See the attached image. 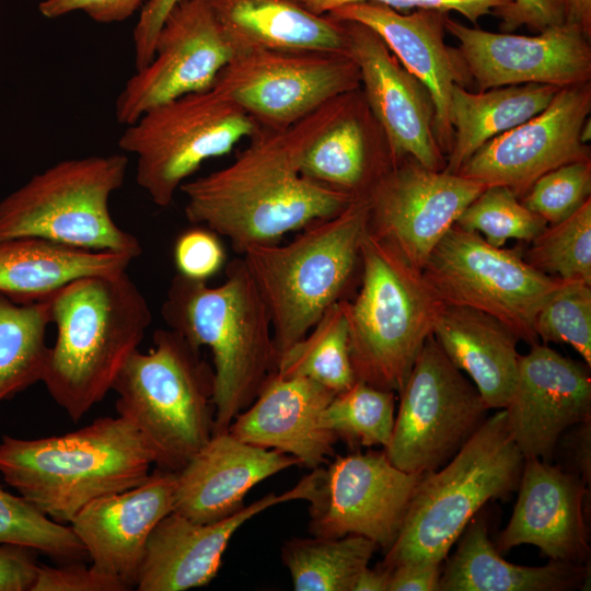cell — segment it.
Segmentation results:
<instances>
[{
	"label": "cell",
	"mask_w": 591,
	"mask_h": 591,
	"mask_svg": "<svg viewBox=\"0 0 591 591\" xmlns=\"http://www.w3.org/2000/svg\"><path fill=\"white\" fill-rule=\"evenodd\" d=\"M349 93L287 128L259 127L232 163L184 182L178 190L186 197V219L225 236L242 254L248 245L277 242L287 232L340 212L355 197L308 179L301 162Z\"/></svg>",
	"instance_id": "cell-1"
},
{
	"label": "cell",
	"mask_w": 591,
	"mask_h": 591,
	"mask_svg": "<svg viewBox=\"0 0 591 591\" xmlns=\"http://www.w3.org/2000/svg\"><path fill=\"white\" fill-rule=\"evenodd\" d=\"M47 301L57 337L42 382L77 422L113 390L152 314L127 271L76 279Z\"/></svg>",
	"instance_id": "cell-2"
},
{
	"label": "cell",
	"mask_w": 591,
	"mask_h": 591,
	"mask_svg": "<svg viewBox=\"0 0 591 591\" xmlns=\"http://www.w3.org/2000/svg\"><path fill=\"white\" fill-rule=\"evenodd\" d=\"M161 315L169 328L193 346L210 349L213 434L229 431L277 364L269 312L243 258L232 259L225 280L215 287L175 275Z\"/></svg>",
	"instance_id": "cell-3"
},
{
	"label": "cell",
	"mask_w": 591,
	"mask_h": 591,
	"mask_svg": "<svg viewBox=\"0 0 591 591\" xmlns=\"http://www.w3.org/2000/svg\"><path fill=\"white\" fill-rule=\"evenodd\" d=\"M154 459L124 417H102L79 430L39 439L4 434L0 473L51 520L70 523L92 500L127 490L150 474Z\"/></svg>",
	"instance_id": "cell-4"
},
{
	"label": "cell",
	"mask_w": 591,
	"mask_h": 591,
	"mask_svg": "<svg viewBox=\"0 0 591 591\" xmlns=\"http://www.w3.org/2000/svg\"><path fill=\"white\" fill-rule=\"evenodd\" d=\"M367 224V199L357 197L337 215L306 225L287 244H252L242 252L269 312L277 360L344 299L360 263Z\"/></svg>",
	"instance_id": "cell-5"
},
{
	"label": "cell",
	"mask_w": 591,
	"mask_h": 591,
	"mask_svg": "<svg viewBox=\"0 0 591 591\" xmlns=\"http://www.w3.org/2000/svg\"><path fill=\"white\" fill-rule=\"evenodd\" d=\"M361 285L340 300L356 380L399 393L443 304L421 270L368 230L360 242Z\"/></svg>",
	"instance_id": "cell-6"
},
{
	"label": "cell",
	"mask_w": 591,
	"mask_h": 591,
	"mask_svg": "<svg viewBox=\"0 0 591 591\" xmlns=\"http://www.w3.org/2000/svg\"><path fill=\"white\" fill-rule=\"evenodd\" d=\"M523 464L499 409L444 465L422 475L381 567L441 564L487 501L517 490Z\"/></svg>",
	"instance_id": "cell-7"
},
{
	"label": "cell",
	"mask_w": 591,
	"mask_h": 591,
	"mask_svg": "<svg viewBox=\"0 0 591 591\" xmlns=\"http://www.w3.org/2000/svg\"><path fill=\"white\" fill-rule=\"evenodd\" d=\"M113 390L118 416L137 428L159 470L178 472L213 434V370L171 328L153 333L148 352L130 355Z\"/></svg>",
	"instance_id": "cell-8"
},
{
	"label": "cell",
	"mask_w": 591,
	"mask_h": 591,
	"mask_svg": "<svg viewBox=\"0 0 591 591\" xmlns=\"http://www.w3.org/2000/svg\"><path fill=\"white\" fill-rule=\"evenodd\" d=\"M127 166V157L115 153L63 160L35 174L0 201V239L35 236L136 258L142 252L139 240L109 211Z\"/></svg>",
	"instance_id": "cell-9"
},
{
	"label": "cell",
	"mask_w": 591,
	"mask_h": 591,
	"mask_svg": "<svg viewBox=\"0 0 591 591\" xmlns=\"http://www.w3.org/2000/svg\"><path fill=\"white\" fill-rule=\"evenodd\" d=\"M258 129L245 111L211 88L151 107L127 125L118 146L137 157V184L165 208L206 160L228 154Z\"/></svg>",
	"instance_id": "cell-10"
},
{
	"label": "cell",
	"mask_w": 591,
	"mask_h": 591,
	"mask_svg": "<svg viewBox=\"0 0 591 591\" xmlns=\"http://www.w3.org/2000/svg\"><path fill=\"white\" fill-rule=\"evenodd\" d=\"M421 273L442 303L485 312L531 346L537 344V312L564 281L455 223L434 246Z\"/></svg>",
	"instance_id": "cell-11"
},
{
	"label": "cell",
	"mask_w": 591,
	"mask_h": 591,
	"mask_svg": "<svg viewBox=\"0 0 591 591\" xmlns=\"http://www.w3.org/2000/svg\"><path fill=\"white\" fill-rule=\"evenodd\" d=\"M392 437L384 449L399 470L427 474L444 465L486 419L475 385L431 334L399 392Z\"/></svg>",
	"instance_id": "cell-12"
},
{
	"label": "cell",
	"mask_w": 591,
	"mask_h": 591,
	"mask_svg": "<svg viewBox=\"0 0 591 591\" xmlns=\"http://www.w3.org/2000/svg\"><path fill=\"white\" fill-rule=\"evenodd\" d=\"M212 88L267 129L287 128L360 89L348 51L257 49L233 55Z\"/></svg>",
	"instance_id": "cell-13"
},
{
	"label": "cell",
	"mask_w": 591,
	"mask_h": 591,
	"mask_svg": "<svg viewBox=\"0 0 591 591\" xmlns=\"http://www.w3.org/2000/svg\"><path fill=\"white\" fill-rule=\"evenodd\" d=\"M486 187L459 174L429 170L410 158L403 159L364 196L367 230L421 270L438 242Z\"/></svg>",
	"instance_id": "cell-14"
},
{
	"label": "cell",
	"mask_w": 591,
	"mask_h": 591,
	"mask_svg": "<svg viewBox=\"0 0 591 591\" xmlns=\"http://www.w3.org/2000/svg\"><path fill=\"white\" fill-rule=\"evenodd\" d=\"M422 475L399 470L384 450L336 457L322 468L309 501L310 532L323 537L360 535L386 552Z\"/></svg>",
	"instance_id": "cell-15"
},
{
	"label": "cell",
	"mask_w": 591,
	"mask_h": 591,
	"mask_svg": "<svg viewBox=\"0 0 591 591\" xmlns=\"http://www.w3.org/2000/svg\"><path fill=\"white\" fill-rule=\"evenodd\" d=\"M233 55L210 0H182L159 31L152 59L118 95L116 119L129 125L155 105L211 89Z\"/></svg>",
	"instance_id": "cell-16"
},
{
	"label": "cell",
	"mask_w": 591,
	"mask_h": 591,
	"mask_svg": "<svg viewBox=\"0 0 591 591\" xmlns=\"http://www.w3.org/2000/svg\"><path fill=\"white\" fill-rule=\"evenodd\" d=\"M591 112V84L559 89L545 109L487 141L456 174L510 188L520 199L545 173L589 161L581 130Z\"/></svg>",
	"instance_id": "cell-17"
},
{
	"label": "cell",
	"mask_w": 591,
	"mask_h": 591,
	"mask_svg": "<svg viewBox=\"0 0 591 591\" xmlns=\"http://www.w3.org/2000/svg\"><path fill=\"white\" fill-rule=\"evenodd\" d=\"M444 25L457 39L479 91L521 84L561 89L590 82V38L573 24L553 25L534 36L471 27L450 15Z\"/></svg>",
	"instance_id": "cell-18"
},
{
	"label": "cell",
	"mask_w": 591,
	"mask_h": 591,
	"mask_svg": "<svg viewBox=\"0 0 591 591\" xmlns=\"http://www.w3.org/2000/svg\"><path fill=\"white\" fill-rule=\"evenodd\" d=\"M341 22L347 51L359 68L360 89L385 135L393 165L410 158L429 170L442 171L445 158L437 141L428 90L372 28L355 21Z\"/></svg>",
	"instance_id": "cell-19"
},
{
	"label": "cell",
	"mask_w": 591,
	"mask_h": 591,
	"mask_svg": "<svg viewBox=\"0 0 591 591\" xmlns=\"http://www.w3.org/2000/svg\"><path fill=\"white\" fill-rule=\"evenodd\" d=\"M322 468H314L293 488L269 494L233 514L196 523L172 511L152 530L136 580L138 591H184L208 584L218 573L234 533L257 513L282 502L305 499L315 493Z\"/></svg>",
	"instance_id": "cell-20"
},
{
	"label": "cell",
	"mask_w": 591,
	"mask_h": 591,
	"mask_svg": "<svg viewBox=\"0 0 591 591\" xmlns=\"http://www.w3.org/2000/svg\"><path fill=\"white\" fill-rule=\"evenodd\" d=\"M586 366L538 343L520 355L515 385L502 409L524 459L547 460L569 428L590 420L591 379Z\"/></svg>",
	"instance_id": "cell-21"
},
{
	"label": "cell",
	"mask_w": 591,
	"mask_h": 591,
	"mask_svg": "<svg viewBox=\"0 0 591 591\" xmlns=\"http://www.w3.org/2000/svg\"><path fill=\"white\" fill-rule=\"evenodd\" d=\"M340 21H355L372 28L401 63L428 90L434 106V132L443 153L452 147L449 104L455 85L472 81L459 49L444 42L448 12L417 9L401 13L372 2H355L327 13Z\"/></svg>",
	"instance_id": "cell-22"
},
{
	"label": "cell",
	"mask_w": 591,
	"mask_h": 591,
	"mask_svg": "<svg viewBox=\"0 0 591 591\" xmlns=\"http://www.w3.org/2000/svg\"><path fill=\"white\" fill-rule=\"evenodd\" d=\"M175 485L176 472L155 468L139 485L83 507L69 526L92 566L135 587L150 533L174 509Z\"/></svg>",
	"instance_id": "cell-23"
},
{
	"label": "cell",
	"mask_w": 591,
	"mask_h": 591,
	"mask_svg": "<svg viewBox=\"0 0 591 591\" xmlns=\"http://www.w3.org/2000/svg\"><path fill=\"white\" fill-rule=\"evenodd\" d=\"M511 518L497 541L499 553L534 545L552 560L583 564L589 554L583 515L587 483L546 460L525 457Z\"/></svg>",
	"instance_id": "cell-24"
},
{
	"label": "cell",
	"mask_w": 591,
	"mask_h": 591,
	"mask_svg": "<svg viewBox=\"0 0 591 591\" xmlns=\"http://www.w3.org/2000/svg\"><path fill=\"white\" fill-rule=\"evenodd\" d=\"M300 461L246 443L229 431L210 440L176 472L173 511L196 523L224 519L244 507L246 494Z\"/></svg>",
	"instance_id": "cell-25"
},
{
	"label": "cell",
	"mask_w": 591,
	"mask_h": 591,
	"mask_svg": "<svg viewBox=\"0 0 591 591\" xmlns=\"http://www.w3.org/2000/svg\"><path fill=\"white\" fill-rule=\"evenodd\" d=\"M336 394L306 378H283L275 371L256 398L232 421L237 439L297 457L314 470L334 453L337 437L322 427L325 407Z\"/></svg>",
	"instance_id": "cell-26"
},
{
	"label": "cell",
	"mask_w": 591,
	"mask_h": 591,
	"mask_svg": "<svg viewBox=\"0 0 591 591\" xmlns=\"http://www.w3.org/2000/svg\"><path fill=\"white\" fill-rule=\"evenodd\" d=\"M392 165L385 135L358 89L309 144L301 174L357 198L364 197Z\"/></svg>",
	"instance_id": "cell-27"
},
{
	"label": "cell",
	"mask_w": 591,
	"mask_h": 591,
	"mask_svg": "<svg viewBox=\"0 0 591 591\" xmlns=\"http://www.w3.org/2000/svg\"><path fill=\"white\" fill-rule=\"evenodd\" d=\"M432 335L449 360L471 378L488 409L508 405L520 358V339L508 326L485 312L443 303Z\"/></svg>",
	"instance_id": "cell-28"
},
{
	"label": "cell",
	"mask_w": 591,
	"mask_h": 591,
	"mask_svg": "<svg viewBox=\"0 0 591 591\" xmlns=\"http://www.w3.org/2000/svg\"><path fill=\"white\" fill-rule=\"evenodd\" d=\"M210 4L234 55L257 49L347 51L343 22L312 13L300 0H210Z\"/></svg>",
	"instance_id": "cell-29"
},
{
	"label": "cell",
	"mask_w": 591,
	"mask_h": 591,
	"mask_svg": "<svg viewBox=\"0 0 591 591\" xmlns=\"http://www.w3.org/2000/svg\"><path fill=\"white\" fill-rule=\"evenodd\" d=\"M132 259L35 236L0 239V293L16 303L45 300L76 279L126 271Z\"/></svg>",
	"instance_id": "cell-30"
},
{
	"label": "cell",
	"mask_w": 591,
	"mask_h": 591,
	"mask_svg": "<svg viewBox=\"0 0 591 591\" xmlns=\"http://www.w3.org/2000/svg\"><path fill=\"white\" fill-rule=\"evenodd\" d=\"M441 571L439 591H564L587 578L583 564L552 560L540 567L511 564L490 542L482 519L471 521Z\"/></svg>",
	"instance_id": "cell-31"
},
{
	"label": "cell",
	"mask_w": 591,
	"mask_h": 591,
	"mask_svg": "<svg viewBox=\"0 0 591 591\" xmlns=\"http://www.w3.org/2000/svg\"><path fill=\"white\" fill-rule=\"evenodd\" d=\"M558 90L547 84H521L472 93L455 85L449 104L453 139L443 171L456 174L487 141L545 109Z\"/></svg>",
	"instance_id": "cell-32"
},
{
	"label": "cell",
	"mask_w": 591,
	"mask_h": 591,
	"mask_svg": "<svg viewBox=\"0 0 591 591\" xmlns=\"http://www.w3.org/2000/svg\"><path fill=\"white\" fill-rule=\"evenodd\" d=\"M50 323L47 299L16 303L0 293V404L43 381Z\"/></svg>",
	"instance_id": "cell-33"
},
{
	"label": "cell",
	"mask_w": 591,
	"mask_h": 591,
	"mask_svg": "<svg viewBox=\"0 0 591 591\" xmlns=\"http://www.w3.org/2000/svg\"><path fill=\"white\" fill-rule=\"evenodd\" d=\"M378 548L374 542L360 535H313L287 541L281 557L296 591H352Z\"/></svg>",
	"instance_id": "cell-34"
},
{
	"label": "cell",
	"mask_w": 591,
	"mask_h": 591,
	"mask_svg": "<svg viewBox=\"0 0 591 591\" xmlns=\"http://www.w3.org/2000/svg\"><path fill=\"white\" fill-rule=\"evenodd\" d=\"M275 372L283 378L313 380L335 394L356 382L347 320L340 301L327 309L304 337L280 355Z\"/></svg>",
	"instance_id": "cell-35"
},
{
	"label": "cell",
	"mask_w": 591,
	"mask_h": 591,
	"mask_svg": "<svg viewBox=\"0 0 591 591\" xmlns=\"http://www.w3.org/2000/svg\"><path fill=\"white\" fill-rule=\"evenodd\" d=\"M394 420V392L356 380L349 389L333 397L322 414L321 424L349 443L385 449Z\"/></svg>",
	"instance_id": "cell-36"
},
{
	"label": "cell",
	"mask_w": 591,
	"mask_h": 591,
	"mask_svg": "<svg viewBox=\"0 0 591 591\" xmlns=\"http://www.w3.org/2000/svg\"><path fill=\"white\" fill-rule=\"evenodd\" d=\"M526 262L561 280L591 285V198L531 241Z\"/></svg>",
	"instance_id": "cell-37"
},
{
	"label": "cell",
	"mask_w": 591,
	"mask_h": 591,
	"mask_svg": "<svg viewBox=\"0 0 591 591\" xmlns=\"http://www.w3.org/2000/svg\"><path fill=\"white\" fill-rule=\"evenodd\" d=\"M12 544L59 559H77L86 554L69 525L56 522L21 496L0 485V545Z\"/></svg>",
	"instance_id": "cell-38"
},
{
	"label": "cell",
	"mask_w": 591,
	"mask_h": 591,
	"mask_svg": "<svg viewBox=\"0 0 591 591\" xmlns=\"http://www.w3.org/2000/svg\"><path fill=\"white\" fill-rule=\"evenodd\" d=\"M455 224L477 232L496 247L510 240L531 242L547 222L528 209L508 187L487 186L460 215Z\"/></svg>",
	"instance_id": "cell-39"
},
{
	"label": "cell",
	"mask_w": 591,
	"mask_h": 591,
	"mask_svg": "<svg viewBox=\"0 0 591 591\" xmlns=\"http://www.w3.org/2000/svg\"><path fill=\"white\" fill-rule=\"evenodd\" d=\"M534 331L545 343L570 345L591 366V285L564 280L536 314Z\"/></svg>",
	"instance_id": "cell-40"
},
{
	"label": "cell",
	"mask_w": 591,
	"mask_h": 591,
	"mask_svg": "<svg viewBox=\"0 0 591 591\" xmlns=\"http://www.w3.org/2000/svg\"><path fill=\"white\" fill-rule=\"evenodd\" d=\"M591 194V162L578 161L537 178L521 202L547 223H557L577 211Z\"/></svg>",
	"instance_id": "cell-41"
},
{
	"label": "cell",
	"mask_w": 591,
	"mask_h": 591,
	"mask_svg": "<svg viewBox=\"0 0 591 591\" xmlns=\"http://www.w3.org/2000/svg\"><path fill=\"white\" fill-rule=\"evenodd\" d=\"M224 259V251L216 233L206 228L183 232L174 245L178 274L190 279L207 281L221 269Z\"/></svg>",
	"instance_id": "cell-42"
},
{
	"label": "cell",
	"mask_w": 591,
	"mask_h": 591,
	"mask_svg": "<svg viewBox=\"0 0 591 591\" xmlns=\"http://www.w3.org/2000/svg\"><path fill=\"white\" fill-rule=\"evenodd\" d=\"M312 13L327 14L337 7L355 2L379 3L397 11L406 10H438L450 13L457 12L472 23L480 18L494 14L497 9L509 5L513 0H300Z\"/></svg>",
	"instance_id": "cell-43"
},
{
	"label": "cell",
	"mask_w": 591,
	"mask_h": 591,
	"mask_svg": "<svg viewBox=\"0 0 591 591\" xmlns=\"http://www.w3.org/2000/svg\"><path fill=\"white\" fill-rule=\"evenodd\" d=\"M120 580L93 566L71 564L63 567L39 566L31 591H126Z\"/></svg>",
	"instance_id": "cell-44"
},
{
	"label": "cell",
	"mask_w": 591,
	"mask_h": 591,
	"mask_svg": "<svg viewBox=\"0 0 591 591\" xmlns=\"http://www.w3.org/2000/svg\"><path fill=\"white\" fill-rule=\"evenodd\" d=\"M147 0H44L42 15L56 19L74 11H83L99 23L121 22L142 8Z\"/></svg>",
	"instance_id": "cell-45"
},
{
	"label": "cell",
	"mask_w": 591,
	"mask_h": 591,
	"mask_svg": "<svg viewBox=\"0 0 591 591\" xmlns=\"http://www.w3.org/2000/svg\"><path fill=\"white\" fill-rule=\"evenodd\" d=\"M494 15L500 19V28L505 33L521 26L541 32L565 23L561 8L556 0H513L509 5L497 9Z\"/></svg>",
	"instance_id": "cell-46"
},
{
	"label": "cell",
	"mask_w": 591,
	"mask_h": 591,
	"mask_svg": "<svg viewBox=\"0 0 591 591\" xmlns=\"http://www.w3.org/2000/svg\"><path fill=\"white\" fill-rule=\"evenodd\" d=\"M182 0H147L134 30L135 67L139 70L152 59L158 33L170 11Z\"/></svg>",
	"instance_id": "cell-47"
},
{
	"label": "cell",
	"mask_w": 591,
	"mask_h": 591,
	"mask_svg": "<svg viewBox=\"0 0 591 591\" xmlns=\"http://www.w3.org/2000/svg\"><path fill=\"white\" fill-rule=\"evenodd\" d=\"M31 552L19 545H0V591H31L39 567Z\"/></svg>",
	"instance_id": "cell-48"
},
{
	"label": "cell",
	"mask_w": 591,
	"mask_h": 591,
	"mask_svg": "<svg viewBox=\"0 0 591 591\" xmlns=\"http://www.w3.org/2000/svg\"><path fill=\"white\" fill-rule=\"evenodd\" d=\"M389 570L387 591H439L441 564H403Z\"/></svg>",
	"instance_id": "cell-49"
},
{
	"label": "cell",
	"mask_w": 591,
	"mask_h": 591,
	"mask_svg": "<svg viewBox=\"0 0 591 591\" xmlns=\"http://www.w3.org/2000/svg\"><path fill=\"white\" fill-rule=\"evenodd\" d=\"M572 434L573 456L578 475L587 483L590 482V420L581 422Z\"/></svg>",
	"instance_id": "cell-50"
},
{
	"label": "cell",
	"mask_w": 591,
	"mask_h": 591,
	"mask_svg": "<svg viewBox=\"0 0 591 591\" xmlns=\"http://www.w3.org/2000/svg\"><path fill=\"white\" fill-rule=\"evenodd\" d=\"M566 23L578 26L591 37V0H556Z\"/></svg>",
	"instance_id": "cell-51"
},
{
	"label": "cell",
	"mask_w": 591,
	"mask_h": 591,
	"mask_svg": "<svg viewBox=\"0 0 591 591\" xmlns=\"http://www.w3.org/2000/svg\"><path fill=\"white\" fill-rule=\"evenodd\" d=\"M390 570L383 567L364 568L358 576L352 591H387Z\"/></svg>",
	"instance_id": "cell-52"
}]
</instances>
